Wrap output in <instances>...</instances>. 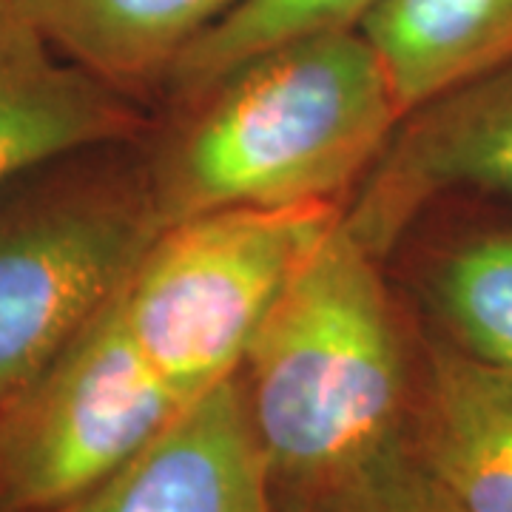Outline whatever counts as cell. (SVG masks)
I'll return each mask as SVG.
<instances>
[{"label": "cell", "mask_w": 512, "mask_h": 512, "mask_svg": "<svg viewBox=\"0 0 512 512\" xmlns=\"http://www.w3.org/2000/svg\"><path fill=\"white\" fill-rule=\"evenodd\" d=\"M185 404L137 350L117 293L0 407V512H46L86 493Z\"/></svg>", "instance_id": "obj_5"}, {"label": "cell", "mask_w": 512, "mask_h": 512, "mask_svg": "<svg viewBox=\"0 0 512 512\" xmlns=\"http://www.w3.org/2000/svg\"><path fill=\"white\" fill-rule=\"evenodd\" d=\"M379 262L339 217L237 370L274 498L288 512H316L407 441L416 356Z\"/></svg>", "instance_id": "obj_1"}, {"label": "cell", "mask_w": 512, "mask_h": 512, "mask_svg": "<svg viewBox=\"0 0 512 512\" xmlns=\"http://www.w3.org/2000/svg\"><path fill=\"white\" fill-rule=\"evenodd\" d=\"M424 293L441 339L512 370V225L450 242L427 265Z\"/></svg>", "instance_id": "obj_12"}, {"label": "cell", "mask_w": 512, "mask_h": 512, "mask_svg": "<svg viewBox=\"0 0 512 512\" xmlns=\"http://www.w3.org/2000/svg\"><path fill=\"white\" fill-rule=\"evenodd\" d=\"M237 376L185 404L143 450L46 512H274Z\"/></svg>", "instance_id": "obj_7"}, {"label": "cell", "mask_w": 512, "mask_h": 512, "mask_svg": "<svg viewBox=\"0 0 512 512\" xmlns=\"http://www.w3.org/2000/svg\"><path fill=\"white\" fill-rule=\"evenodd\" d=\"M242 0H18L60 55L134 97Z\"/></svg>", "instance_id": "obj_10"}, {"label": "cell", "mask_w": 512, "mask_h": 512, "mask_svg": "<svg viewBox=\"0 0 512 512\" xmlns=\"http://www.w3.org/2000/svg\"><path fill=\"white\" fill-rule=\"evenodd\" d=\"M188 103L146 165L163 225L220 208L342 205L407 114L362 26L276 43Z\"/></svg>", "instance_id": "obj_2"}, {"label": "cell", "mask_w": 512, "mask_h": 512, "mask_svg": "<svg viewBox=\"0 0 512 512\" xmlns=\"http://www.w3.org/2000/svg\"><path fill=\"white\" fill-rule=\"evenodd\" d=\"M137 131L128 94L60 55L18 0H0V185Z\"/></svg>", "instance_id": "obj_9"}, {"label": "cell", "mask_w": 512, "mask_h": 512, "mask_svg": "<svg viewBox=\"0 0 512 512\" xmlns=\"http://www.w3.org/2000/svg\"><path fill=\"white\" fill-rule=\"evenodd\" d=\"M362 29L404 111L512 60V0H379Z\"/></svg>", "instance_id": "obj_11"}, {"label": "cell", "mask_w": 512, "mask_h": 512, "mask_svg": "<svg viewBox=\"0 0 512 512\" xmlns=\"http://www.w3.org/2000/svg\"><path fill=\"white\" fill-rule=\"evenodd\" d=\"M103 151L0 185V407L120 293L163 228L146 168Z\"/></svg>", "instance_id": "obj_3"}, {"label": "cell", "mask_w": 512, "mask_h": 512, "mask_svg": "<svg viewBox=\"0 0 512 512\" xmlns=\"http://www.w3.org/2000/svg\"><path fill=\"white\" fill-rule=\"evenodd\" d=\"M376 3L379 0H242L177 60L165 83L188 103L242 60L276 43L362 26Z\"/></svg>", "instance_id": "obj_13"}, {"label": "cell", "mask_w": 512, "mask_h": 512, "mask_svg": "<svg viewBox=\"0 0 512 512\" xmlns=\"http://www.w3.org/2000/svg\"><path fill=\"white\" fill-rule=\"evenodd\" d=\"M316 512H458L424 476L407 441L333 493Z\"/></svg>", "instance_id": "obj_14"}, {"label": "cell", "mask_w": 512, "mask_h": 512, "mask_svg": "<svg viewBox=\"0 0 512 512\" xmlns=\"http://www.w3.org/2000/svg\"><path fill=\"white\" fill-rule=\"evenodd\" d=\"M342 205L220 208L163 225L120 291L137 350L183 402L237 376L256 328Z\"/></svg>", "instance_id": "obj_4"}, {"label": "cell", "mask_w": 512, "mask_h": 512, "mask_svg": "<svg viewBox=\"0 0 512 512\" xmlns=\"http://www.w3.org/2000/svg\"><path fill=\"white\" fill-rule=\"evenodd\" d=\"M464 191L512 205V60L407 111L342 222L384 259L433 202Z\"/></svg>", "instance_id": "obj_6"}, {"label": "cell", "mask_w": 512, "mask_h": 512, "mask_svg": "<svg viewBox=\"0 0 512 512\" xmlns=\"http://www.w3.org/2000/svg\"><path fill=\"white\" fill-rule=\"evenodd\" d=\"M407 447L458 512H512V370L430 333L416 353Z\"/></svg>", "instance_id": "obj_8"}]
</instances>
